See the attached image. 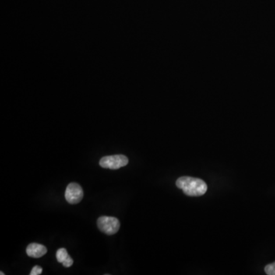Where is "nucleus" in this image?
I'll return each mask as SVG.
<instances>
[{
	"label": "nucleus",
	"instance_id": "1",
	"mask_svg": "<svg viewBox=\"0 0 275 275\" xmlns=\"http://www.w3.org/2000/svg\"><path fill=\"white\" fill-rule=\"evenodd\" d=\"M176 185L182 190L186 195L190 196H200L206 194L207 185L203 180L195 177H182L177 179Z\"/></svg>",
	"mask_w": 275,
	"mask_h": 275
},
{
	"label": "nucleus",
	"instance_id": "2",
	"mask_svg": "<svg viewBox=\"0 0 275 275\" xmlns=\"http://www.w3.org/2000/svg\"><path fill=\"white\" fill-rule=\"evenodd\" d=\"M97 226L102 233L112 236L118 233L120 228V223L117 218L104 216L99 218Z\"/></svg>",
	"mask_w": 275,
	"mask_h": 275
},
{
	"label": "nucleus",
	"instance_id": "3",
	"mask_svg": "<svg viewBox=\"0 0 275 275\" xmlns=\"http://www.w3.org/2000/svg\"><path fill=\"white\" fill-rule=\"evenodd\" d=\"M128 157L122 155L106 156L100 160V165L102 167L111 169V170H117V169L125 167L128 164Z\"/></svg>",
	"mask_w": 275,
	"mask_h": 275
},
{
	"label": "nucleus",
	"instance_id": "4",
	"mask_svg": "<svg viewBox=\"0 0 275 275\" xmlns=\"http://www.w3.org/2000/svg\"><path fill=\"white\" fill-rule=\"evenodd\" d=\"M83 197V191L81 187L77 183H71L67 187L65 198L71 204H77L82 200Z\"/></svg>",
	"mask_w": 275,
	"mask_h": 275
},
{
	"label": "nucleus",
	"instance_id": "5",
	"mask_svg": "<svg viewBox=\"0 0 275 275\" xmlns=\"http://www.w3.org/2000/svg\"><path fill=\"white\" fill-rule=\"evenodd\" d=\"M47 252V248L41 244L31 243L26 248V253L31 258H41L44 256Z\"/></svg>",
	"mask_w": 275,
	"mask_h": 275
},
{
	"label": "nucleus",
	"instance_id": "6",
	"mask_svg": "<svg viewBox=\"0 0 275 275\" xmlns=\"http://www.w3.org/2000/svg\"><path fill=\"white\" fill-rule=\"evenodd\" d=\"M68 257H69V255H68V252H67V250L64 248L58 249L57 254H56L57 260L60 263H63V262H65L68 259Z\"/></svg>",
	"mask_w": 275,
	"mask_h": 275
},
{
	"label": "nucleus",
	"instance_id": "7",
	"mask_svg": "<svg viewBox=\"0 0 275 275\" xmlns=\"http://www.w3.org/2000/svg\"><path fill=\"white\" fill-rule=\"evenodd\" d=\"M265 272L267 275H275V262L265 266Z\"/></svg>",
	"mask_w": 275,
	"mask_h": 275
},
{
	"label": "nucleus",
	"instance_id": "8",
	"mask_svg": "<svg viewBox=\"0 0 275 275\" xmlns=\"http://www.w3.org/2000/svg\"><path fill=\"white\" fill-rule=\"evenodd\" d=\"M42 273V269L40 266H35L31 272L30 275H39Z\"/></svg>",
	"mask_w": 275,
	"mask_h": 275
},
{
	"label": "nucleus",
	"instance_id": "9",
	"mask_svg": "<svg viewBox=\"0 0 275 275\" xmlns=\"http://www.w3.org/2000/svg\"><path fill=\"white\" fill-rule=\"evenodd\" d=\"M62 264L65 268H70V267L72 266L73 264H74V260L69 256L68 259H67L65 262H63Z\"/></svg>",
	"mask_w": 275,
	"mask_h": 275
},
{
	"label": "nucleus",
	"instance_id": "10",
	"mask_svg": "<svg viewBox=\"0 0 275 275\" xmlns=\"http://www.w3.org/2000/svg\"><path fill=\"white\" fill-rule=\"evenodd\" d=\"M0 275H4L3 272H1V273H0Z\"/></svg>",
	"mask_w": 275,
	"mask_h": 275
}]
</instances>
